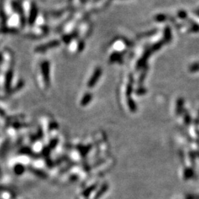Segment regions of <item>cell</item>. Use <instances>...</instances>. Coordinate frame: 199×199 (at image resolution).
Segmentation results:
<instances>
[{
  "label": "cell",
  "mask_w": 199,
  "mask_h": 199,
  "mask_svg": "<svg viewBox=\"0 0 199 199\" xmlns=\"http://www.w3.org/2000/svg\"><path fill=\"white\" fill-rule=\"evenodd\" d=\"M152 53L153 52L150 49V48H148V49H147L145 51L142 57L138 60L137 64H136V69H142V68L145 67V66H146L147 59H148L149 57L150 56L151 53Z\"/></svg>",
  "instance_id": "1"
},
{
  "label": "cell",
  "mask_w": 199,
  "mask_h": 199,
  "mask_svg": "<svg viewBox=\"0 0 199 199\" xmlns=\"http://www.w3.org/2000/svg\"><path fill=\"white\" fill-rule=\"evenodd\" d=\"M101 75H102V69H101L100 67L96 68L95 72H94L93 75H92L91 78H90V80H88L87 84L88 87L92 88L93 87V86H95L96 84H97V81H98L99 77L101 76Z\"/></svg>",
  "instance_id": "2"
},
{
  "label": "cell",
  "mask_w": 199,
  "mask_h": 199,
  "mask_svg": "<svg viewBox=\"0 0 199 199\" xmlns=\"http://www.w3.org/2000/svg\"><path fill=\"white\" fill-rule=\"evenodd\" d=\"M164 40L163 41L165 42V44H169L170 42L172 40V32H171V29L169 26L165 27L164 29Z\"/></svg>",
  "instance_id": "3"
},
{
  "label": "cell",
  "mask_w": 199,
  "mask_h": 199,
  "mask_svg": "<svg viewBox=\"0 0 199 199\" xmlns=\"http://www.w3.org/2000/svg\"><path fill=\"white\" fill-rule=\"evenodd\" d=\"M122 56L123 55L120 53L115 52V53H112L111 55L110 56V61L111 62H119V60H122Z\"/></svg>",
  "instance_id": "4"
},
{
  "label": "cell",
  "mask_w": 199,
  "mask_h": 199,
  "mask_svg": "<svg viewBox=\"0 0 199 199\" xmlns=\"http://www.w3.org/2000/svg\"><path fill=\"white\" fill-rule=\"evenodd\" d=\"M92 98V95L90 93H87L84 95V97H83L82 100H81V105L82 106H86L88 103H89L90 101Z\"/></svg>",
  "instance_id": "5"
},
{
  "label": "cell",
  "mask_w": 199,
  "mask_h": 199,
  "mask_svg": "<svg viewBox=\"0 0 199 199\" xmlns=\"http://www.w3.org/2000/svg\"><path fill=\"white\" fill-rule=\"evenodd\" d=\"M164 44H165V42H164L163 41H158L157 43L154 44V45L151 46V47L150 48L151 50H152V52H156L158 50V49H160V48L163 46Z\"/></svg>",
  "instance_id": "6"
},
{
  "label": "cell",
  "mask_w": 199,
  "mask_h": 199,
  "mask_svg": "<svg viewBox=\"0 0 199 199\" xmlns=\"http://www.w3.org/2000/svg\"><path fill=\"white\" fill-rule=\"evenodd\" d=\"M189 71L192 73L196 72L199 71V62H195L194 64H191L189 67Z\"/></svg>",
  "instance_id": "7"
},
{
  "label": "cell",
  "mask_w": 199,
  "mask_h": 199,
  "mask_svg": "<svg viewBox=\"0 0 199 199\" xmlns=\"http://www.w3.org/2000/svg\"><path fill=\"white\" fill-rule=\"evenodd\" d=\"M155 21L158 22H163L167 20V16L165 14H158L154 17Z\"/></svg>",
  "instance_id": "8"
},
{
  "label": "cell",
  "mask_w": 199,
  "mask_h": 199,
  "mask_svg": "<svg viewBox=\"0 0 199 199\" xmlns=\"http://www.w3.org/2000/svg\"><path fill=\"white\" fill-rule=\"evenodd\" d=\"M128 105L129 106V108H130L131 111H136V103H134V101L131 98H128Z\"/></svg>",
  "instance_id": "9"
},
{
  "label": "cell",
  "mask_w": 199,
  "mask_h": 199,
  "mask_svg": "<svg viewBox=\"0 0 199 199\" xmlns=\"http://www.w3.org/2000/svg\"><path fill=\"white\" fill-rule=\"evenodd\" d=\"M189 32L191 33H198L199 32V25L196 23H193L189 28Z\"/></svg>",
  "instance_id": "10"
},
{
  "label": "cell",
  "mask_w": 199,
  "mask_h": 199,
  "mask_svg": "<svg viewBox=\"0 0 199 199\" xmlns=\"http://www.w3.org/2000/svg\"><path fill=\"white\" fill-rule=\"evenodd\" d=\"M178 17L181 18V19H185L187 17V14L186 11L180 10L178 13Z\"/></svg>",
  "instance_id": "11"
},
{
  "label": "cell",
  "mask_w": 199,
  "mask_h": 199,
  "mask_svg": "<svg viewBox=\"0 0 199 199\" xmlns=\"http://www.w3.org/2000/svg\"><path fill=\"white\" fill-rule=\"evenodd\" d=\"M132 89H133V88H132V84H131V83H130V84L128 85V86H127V91H126V95L128 97H129V96H131V95Z\"/></svg>",
  "instance_id": "12"
},
{
  "label": "cell",
  "mask_w": 199,
  "mask_h": 199,
  "mask_svg": "<svg viewBox=\"0 0 199 199\" xmlns=\"http://www.w3.org/2000/svg\"><path fill=\"white\" fill-rule=\"evenodd\" d=\"M146 73H147V71L146 70H145V71L143 72V73H142V75H140L139 77V83L140 84H142L144 80H145V77H146Z\"/></svg>",
  "instance_id": "13"
},
{
  "label": "cell",
  "mask_w": 199,
  "mask_h": 199,
  "mask_svg": "<svg viewBox=\"0 0 199 199\" xmlns=\"http://www.w3.org/2000/svg\"><path fill=\"white\" fill-rule=\"evenodd\" d=\"M146 89H145V88H144L142 87H141V88H138L137 90H136V93L137 94V95H144V94H145L146 93Z\"/></svg>",
  "instance_id": "14"
},
{
  "label": "cell",
  "mask_w": 199,
  "mask_h": 199,
  "mask_svg": "<svg viewBox=\"0 0 199 199\" xmlns=\"http://www.w3.org/2000/svg\"><path fill=\"white\" fill-rule=\"evenodd\" d=\"M195 14L198 15V16H199V9H198V10L195 11Z\"/></svg>",
  "instance_id": "15"
}]
</instances>
